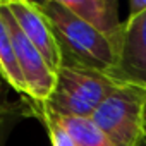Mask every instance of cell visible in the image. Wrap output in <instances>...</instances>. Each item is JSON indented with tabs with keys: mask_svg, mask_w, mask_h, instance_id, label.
I'll return each mask as SVG.
<instances>
[{
	"mask_svg": "<svg viewBox=\"0 0 146 146\" xmlns=\"http://www.w3.org/2000/svg\"><path fill=\"white\" fill-rule=\"evenodd\" d=\"M26 115H35L33 103L26 102H7L0 105V146H4L12 125Z\"/></svg>",
	"mask_w": 146,
	"mask_h": 146,
	"instance_id": "cell-10",
	"label": "cell"
},
{
	"mask_svg": "<svg viewBox=\"0 0 146 146\" xmlns=\"http://www.w3.org/2000/svg\"><path fill=\"white\" fill-rule=\"evenodd\" d=\"M146 12V0H129V16L127 17H136Z\"/></svg>",
	"mask_w": 146,
	"mask_h": 146,
	"instance_id": "cell-12",
	"label": "cell"
},
{
	"mask_svg": "<svg viewBox=\"0 0 146 146\" xmlns=\"http://www.w3.org/2000/svg\"><path fill=\"white\" fill-rule=\"evenodd\" d=\"M57 117V115H55ZM76 146H115L91 117H57Z\"/></svg>",
	"mask_w": 146,
	"mask_h": 146,
	"instance_id": "cell-9",
	"label": "cell"
},
{
	"mask_svg": "<svg viewBox=\"0 0 146 146\" xmlns=\"http://www.w3.org/2000/svg\"><path fill=\"white\" fill-rule=\"evenodd\" d=\"M0 14H2L4 21L9 28L16 58H17L19 69L24 76V81H26V86L29 91V98L36 103H45L55 90L57 74L48 67V64L43 58V55L40 53V50L26 38V35L19 28L17 21L14 19L12 12L5 2H0Z\"/></svg>",
	"mask_w": 146,
	"mask_h": 146,
	"instance_id": "cell-4",
	"label": "cell"
},
{
	"mask_svg": "<svg viewBox=\"0 0 146 146\" xmlns=\"http://www.w3.org/2000/svg\"><path fill=\"white\" fill-rule=\"evenodd\" d=\"M125 83L108 72L62 64L57 72V84L52 96L41 103L57 117H91L95 110Z\"/></svg>",
	"mask_w": 146,
	"mask_h": 146,
	"instance_id": "cell-2",
	"label": "cell"
},
{
	"mask_svg": "<svg viewBox=\"0 0 146 146\" xmlns=\"http://www.w3.org/2000/svg\"><path fill=\"white\" fill-rule=\"evenodd\" d=\"M0 72H2L4 79L7 81V84L17 91L23 98H29V91L24 81V76L19 69L17 58H16V52H14V45H12V38L9 33V28L0 14Z\"/></svg>",
	"mask_w": 146,
	"mask_h": 146,
	"instance_id": "cell-8",
	"label": "cell"
},
{
	"mask_svg": "<svg viewBox=\"0 0 146 146\" xmlns=\"http://www.w3.org/2000/svg\"><path fill=\"white\" fill-rule=\"evenodd\" d=\"M112 76L125 84L146 88V12L127 17Z\"/></svg>",
	"mask_w": 146,
	"mask_h": 146,
	"instance_id": "cell-5",
	"label": "cell"
},
{
	"mask_svg": "<svg viewBox=\"0 0 146 146\" xmlns=\"http://www.w3.org/2000/svg\"><path fill=\"white\" fill-rule=\"evenodd\" d=\"M4 103H7V102H0V105H4Z\"/></svg>",
	"mask_w": 146,
	"mask_h": 146,
	"instance_id": "cell-15",
	"label": "cell"
},
{
	"mask_svg": "<svg viewBox=\"0 0 146 146\" xmlns=\"http://www.w3.org/2000/svg\"><path fill=\"white\" fill-rule=\"evenodd\" d=\"M5 84H7V81L4 79V76H2V72H0V90H2V88H4ZM0 102H2V100H0Z\"/></svg>",
	"mask_w": 146,
	"mask_h": 146,
	"instance_id": "cell-13",
	"label": "cell"
},
{
	"mask_svg": "<svg viewBox=\"0 0 146 146\" xmlns=\"http://www.w3.org/2000/svg\"><path fill=\"white\" fill-rule=\"evenodd\" d=\"M33 103H35V115L45 124L46 132L52 141V146H76V143L72 141L69 132L62 127V124L52 112H48L41 103H36V102H33Z\"/></svg>",
	"mask_w": 146,
	"mask_h": 146,
	"instance_id": "cell-11",
	"label": "cell"
},
{
	"mask_svg": "<svg viewBox=\"0 0 146 146\" xmlns=\"http://www.w3.org/2000/svg\"><path fill=\"white\" fill-rule=\"evenodd\" d=\"M7 7L11 9L14 19L17 21L19 28L26 35V38L40 50L43 58L46 60L48 67L55 72L64 64L62 52L58 41L52 31V26L45 14L38 9L36 2H26V0H5Z\"/></svg>",
	"mask_w": 146,
	"mask_h": 146,
	"instance_id": "cell-6",
	"label": "cell"
},
{
	"mask_svg": "<svg viewBox=\"0 0 146 146\" xmlns=\"http://www.w3.org/2000/svg\"><path fill=\"white\" fill-rule=\"evenodd\" d=\"M137 146H146V134H144V137H143V141L137 144Z\"/></svg>",
	"mask_w": 146,
	"mask_h": 146,
	"instance_id": "cell-14",
	"label": "cell"
},
{
	"mask_svg": "<svg viewBox=\"0 0 146 146\" xmlns=\"http://www.w3.org/2000/svg\"><path fill=\"white\" fill-rule=\"evenodd\" d=\"M36 5L52 26L64 64L103 70L112 76L119 57V46L112 40L72 14L60 0H45Z\"/></svg>",
	"mask_w": 146,
	"mask_h": 146,
	"instance_id": "cell-1",
	"label": "cell"
},
{
	"mask_svg": "<svg viewBox=\"0 0 146 146\" xmlns=\"http://www.w3.org/2000/svg\"><path fill=\"white\" fill-rule=\"evenodd\" d=\"M115 146H137L146 134V88L122 84L91 115Z\"/></svg>",
	"mask_w": 146,
	"mask_h": 146,
	"instance_id": "cell-3",
	"label": "cell"
},
{
	"mask_svg": "<svg viewBox=\"0 0 146 146\" xmlns=\"http://www.w3.org/2000/svg\"><path fill=\"white\" fill-rule=\"evenodd\" d=\"M60 2L72 14H76L79 19L88 23L120 48L124 23L119 19V4L115 0H60Z\"/></svg>",
	"mask_w": 146,
	"mask_h": 146,
	"instance_id": "cell-7",
	"label": "cell"
}]
</instances>
